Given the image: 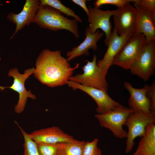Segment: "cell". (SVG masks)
Masks as SVG:
<instances>
[{"label": "cell", "mask_w": 155, "mask_h": 155, "mask_svg": "<svg viewBox=\"0 0 155 155\" xmlns=\"http://www.w3.org/2000/svg\"><path fill=\"white\" fill-rule=\"evenodd\" d=\"M36 143L39 155H57L58 143Z\"/></svg>", "instance_id": "obj_23"}, {"label": "cell", "mask_w": 155, "mask_h": 155, "mask_svg": "<svg viewBox=\"0 0 155 155\" xmlns=\"http://www.w3.org/2000/svg\"><path fill=\"white\" fill-rule=\"evenodd\" d=\"M134 112L130 108L121 105L119 107L104 113H97L95 117L100 126L109 129L117 138H126L127 132L123 129V125L129 116Z\"/></svg>", "instance_id": "obj_4"}, {"label": "cell", "mask_w": 155, "mask_h": 155, "mask_svg": "<svg viewBox=\"0 0 155 155\" xmlns=\"http://www.w3.org/2000/svg\"><path fill=\"white\" fill-rule=\"evenodd\" d=\"M67 84L74 90L79 89L91 96L97 105L96 111L98 113L108 112L115 109L122 105L111 98L107 92L101 90L82 85L68 80Z\"/></svg>", "instance_id": "obj_11"}, {"label": "cell", "mask_w": 155, "mask_h": 155, "mask_svg": "<svg viewBox=\"0 0 155 155\" xmlns=\"http://www.w3.org/2000/svg\"><path fill=\"white\" fill-rule=\"evenodd\" d=\"M40 5H47L50 6L59 10L67 16L72 17L78 22L82 23V21L80 18L75 14L71 9L63 5L59 0H39Z\"/></svg>", "instance_id": "obj_20"}, {"label": "cell", "mask_w": 155, "mask_h": 155, "mask_svg": "<svg viewBox=\"0 0 155 155\" xmlns=\"http://www.w3.org/2000/svg\"><path fill=\"white\" fill-rule=\"evenodd\" d=\"M124 85L130 94L128 100L129 108L134 112L151 113V101L147 95L149 87L148 85H144L141 88H134L129 82L126 81Z\"/></svg>", "instance_id": "obj_12"}, {"label": "cell", "mask_w": 155, "mask_h": 155, "mask_svg": "<svg viewBox=\"0 0 155 155\" xmlns=\"http://www.w3.org/2000/svg\"><path fill=\"white\" fill-rule=\"evenodd\" d=\"M147 95L151 102V113L155 114V82H153L152 85L149 86L147 92Z\"/></svg>", "instance_id": "obj_26"}, {"label": "cell", "mask_w": 155, "mask_h": 155, "mask_svg": "<svg viewBox=\"0 0 155 155\" xmlns=\"http://www.w3.org/2000/svg\"><path fill=\"white\" fill-rule=\"evenodd\" d=\"M98 138H95L91 142H85L83 155H102L98 146Z\"/></svg>", "instance_id": "obj_22"}, {"label": "cell", "mask_w": 155, "mask_h": 155, "mask_svg": "<svg viewBox=\"0 0 155 155\" xmlns=\"http://www.w3.org/2000/svg\"><path fill=\"white\" fill-rule=\"evenodd\" d=\"M155 123V114H146L140 111L134 112L127 118L125 124L128 128L125 152L129 153L133 149L134 140L144 134L147 126Z\"/></svg>", "instance_id": "obj_6"}, {"label": "cell", "mask_w": 155, "mask_h": 155, "mask_svg": "<svg viewBox=\"0 0 155 155\" xmlns=\"http://www.w3.org/2000/svg\"><path fill=\"white\" fill-rule=\"evenodd\" d=\"M85 141L74 139L58 143L57 155H83Z\"/></svg>", "instance_id": "obj_19"}, {"label": "cell", "mask_w": 155, "mask_h": 155, "mask_svg": "<svg viewBox=\"0 0 155 155\" xmlns=\"http://www.w3.org/2000/svg\"><path fill=\"white\" fill-rule=\"evenodd\" d=\"M104 33L98 30L93 34L91 33L88 27L86 28L84 33L86 38L79 45L73 47L71 51L66 53V59L69 62L77 57L84 55L86 57L90 55L89 50L91 49L96 51L97 49V43L103 36Z\"/></svg>", "instance_id": "obj_16"}, {"label": "cell", "mask_w": 155, "mask_h": 155, "mask_svg": "<svg viewBox=\"0 0 155 155\" xmlns=\"http://www.w3.org/2000/svg\"><path fill=\"white\" fill-rule=\"evenodd\" d=\"M97 62L96 56L94 55L92 60L91 61H87L86 64L82 67L83 73L72 76L69 80L107 92L106 74L97 65Z\"/></svg>", "instance_id": "obj_3"}, {"label": "cell", "mask_w": 155, "mask_h": 155, "mask_svg": "<svg viewBox=\"0 0 155 155\" xmlns=\"http://www.w3.org/2000/svg\"><path fill=\"white\" fill-rule=\"evenodd\" d=\"M135 0H97L94 2V7L99 8L104 5H110L115 6L118 8L122 7L125 5L134 3Z\"/></svg>", "instance_id": "obj_25"}, {"label": "cell", "mask_w": 155, "mask_h": 155, "mask_svg": "<svg viewBox=\"0 0 155 155\" xmlns=\"http://www.w3.org/2000/svg\"><path fill=\"white\" fill-rule=\"evenodd\" d=\"M79 64L71 67L60 50L43 49L36 61L34 77L42 84L53 88L67 84Z\"/></svg>", "instance_id": "obj_1"}, {"label": "cell", "mask_w": 155, "mask_h": 155, "mask_svg": "<svg viewBox=\"0 0 155 155\" xmlns=\"http://www.w3.org/2000/svg\"><path fill=\"white\" fill-rule=\"evenodd\" d=\"M24 138L23 155H39L37 147V143L32 140L27 133L18 124Z\"/></svg>", "instance_id": "obj_21"}, {"label": "cell", "mask_w": 155, "mask_h": 155, "mask_svg": "<svg viewBox=\"0 0 155 155\" xmlns=\"http://www.w3.org/2000/svg\"><path fill=\"white\" fill-rule=\"evenodd\" d=\"M137 149L133 155H155V124L152 123L146 127Z\"/></svg>", "instance_id": "obj_18"}, {"label": "cell", "mask_w": 155, "mask_h": 155, "mask_svg": "<svg viewBox=\"0 0 155 155\" xmlns=\"http://www.w3.org/2000/svg\"><path fill=\"white\" fill-rule=\"evenodd\" d=\"M72 1L76 4L80 6L84 10L88 17L89 16V11L86 5V0H72Z\"/></svg>", "instance_id": "obj_27"}, {"label": "cell", "mask_w": 155, "mask_h": 155, "mask_svg": "<svg viewBox=\"0 0 155 155\" xmlns=\"http://www.w3.org/2000/svg\"><path fill=\"white\" fill-rule=\"evenodd\" d=\"M28 135L36 143L56 144L71 142L75 139L72 136L55 126L35 130Z\"/></svg>", "instance_id": "obj_15"}, {"label": "cell", "mask_w": 155, "mask_h": 155, "mask_svg": "<svg viewBox=\"0 0 155 155\" xmlns=\"http://www.w3.org/2000/svg\"><path fill=\"white\" fill-rule=\"evenodd\" d=\"M146 42L145 37L143 34H134L130 36L114 58L112 65L126 70L129 69Z\"/></svg>", "instance_id": "obj_7"}, {"label": "cell", "mask_w": 155, "mask_h": 155, "mask_svg": "<svg viewBox=\"0 0 155 155\" xmlns=\"http://www.w3.org/2000/svg\"><path fill=\"white\" fill-rule=\"evenodd\" d=\"M133 5L137 11L135 34H144L146 41L155 40V19L137 4L133 3Z\"/></svg>", "instance_id": "obj_17"}, {"label": "cell", "mask_w": 155, "mask_h": 155, "mask_svg": "<svg viewBox=\"0 0 155 155\" xmlns=\"http://www.w3.org/2000/svg\"><path fill=\"white\" fill-rule=\"evenodd\" d=\"M89 9V16L88 17V21L90 24L88 27L90 32L93 34L98 29H101L105 34L104 42L107 46L112 33L110 19L116 13L117 9L102 10L94 7H90Z\"/></svg>", "instance_id": "obj_10"}, {"label": "cell", "mask_w": 155, "mask_h": 155, "mask_svg": "<svg viewBox=\"0 0 155 155\" xmlns=\"http://www.w3.org/2000/svg\"><path fill=\"white\" fill-rule=\"evenodd\" d=\"M39 6V0H26L22 11L20 13L16 14L11 12L8 14L7 19L16 25L15 32L10 39H12L19 30L33 22Z\"/></svg>", "instance_id": "obj_13"}, {"label": "cell", "mask_w": 155, "mask_h": 155, "mask_svg": "<svg viewBox=\"0 0 155 155\" xmlns=\"http://www.w3.org/2000/svg\"><path fill=\"white\" fill-rule=\"evenodd\" d=\"M113 17V28L119 35L122 36L129 33L135 34L137 11L133 5L129 3L118 8Z\"/></svg>", "instance_id": "obj_8"}, {"label": "cell", "mask_w": 155, "mask_h": 155, "mask_svg": "<svg viewBox=\"0 0 155 155\" xmlns=\"http://www.w3.org/2000/svg\"><path fill=\"white\" fill-rule=\"evenodd\" d=\"M131 73L148 81L155 69V40L146 41L141 52L131 65Z\"/></svg>", "instance_id": "obj_5"}, {"label": "cell", "mask_w": 155, "mask_h": 155, "mask_svg": "<svg viewBox=\"0 0 155 155\" xmlns=\"http://www.w3.org/2000/svg\"><path fill=\"white\" fill-rule=\"evenodd\" d=\"M33 22L51 31L65 29L70 32L77 38L80 36L76 20L67 18L59 10L48 5H40Z\"/></svg>", "instance_id": "obj_2"}, {"label": "cell", "mask_w": 155, "mask_h": 155, "mask_svg": "<svg viewBox=\"0 0 155 155\" xmlns=\"http://www.w3.org/2000/svg\"><path fill=\"white\" fill-rule=\"evenodd\" d=\"M128 34L120 36L113 28L111 36L108 44V48L103 58L97 62V65L107 74L113 61L128 39L134 35Z\"/></svg>", "instance_id": "obj_14"}, {"label": "cell", "mask_w": 155, "mask_h": 155, "mask_svg": "<svg viewBox=\"0 0 155 155\" xmlns=\"http://www.w3.org/2000/svg\"><path fill=\"white\" fill-rule=\"evenodd\" d=\"M135 3L155 19V0H135Z\"/></svg>", "instance_id": "obj_24"}, {"label": "cell", "mask_w": 155, "mask_h": 155, "mask_svg": "<svg viewBox=\"0 0 155 155\" xmlns=\"http://www.w3.org/2000/svg\"><path fill=\"white\" fill-rule=\"evenodd\" d=\"M35 68H30L25 70L23 74L20 73L16 68H13L9 70L8 75L14 78L13 82L12 85L9 88L17 92L19 94L18 102L15 107V111L17 113H20L24 110L26 106L27 98H30L33 100L36 99L35 95L32 94L30 91H27L25 87L26 80L29 76L34 73Z\"/></svg>", "instance_id": "obj_9"}]
</instances>
